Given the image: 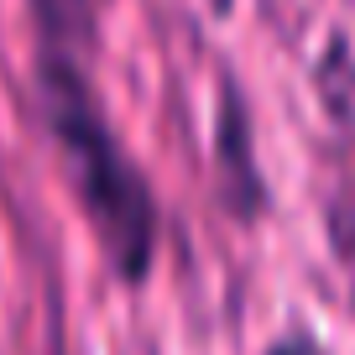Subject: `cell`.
<instances>
[{"mask_svg": "<svg viewBox=\"0 0 355 355\" xmlns=\"http://www.w3.org/2000/svg\"><path fill=\"white\" fill-rule=\"evenodd\" d=\"M272 355H324L313 340H303V334H293V340H282V345H272Z\"/></svg>", "mask_w": 355, "mask_h": 355, "instance_id": "3", "label": "cell"}, {"mask_svg": "<svg viewBox=\"0 0 355 355\" xmlns=\"http://www.w3.org/2000/svg\"><path fill=\"white\" fill-rule=\"evenodd\" d=\"M37 16H42V32L53 37V42H63V37L84 32L89 0H37Z\"/></svg>", "mask_w": 355, "mask_h": 355, "instance_id": "2", "label": "cell"}, {"mask_svg": "<svg viewBox=\"0 0 355 355\" xmlns=\"http://www.w3.org/2000/svg\"><path fill=\"white\" fill-rule=\"evenodd\" d=\"M42 105H47L58 146H63L68 178H73L78 199H84V214L94 220L110 261L136 282L146 272V261H152V199H146V183L136 178V167L121 157L115 136L94 115V100H89L84 78L73 73V63L47 58Z\"/></svg>", "mask_w": 355, "mask_h": 355, "instance_id": "1", "label": "cell"}]
</instances>
